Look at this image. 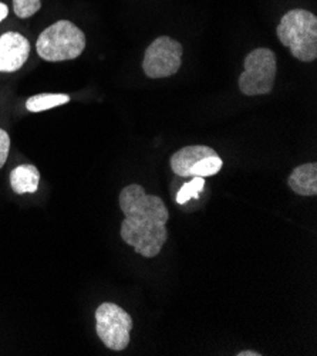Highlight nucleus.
I'll list each match as a JSON object with an SVG mask.
<instances>
[{"label": "nucleus", "instance_id": "1", "mask_svg": "<svg viewBox=\"0 0 317 356\" xmlns=\"http://www.w3.org/2000/svg\"><path fill=\"white\" fill-rule=\"evenodd\" d=\"M120 207L124 213L123 241L143 257H157L168 240L169 211L162 199L148 195L143 186L132 184L121 191Z\"/></svg>", "mask_w": 317, "mask_h": 356}, {"label": "nucleus", "instance_id": "2", "mask_svg": "<svg viewBox=\"0 0 317 356\" xmlns=\"http://www.w3.org/2000/svg\"><path fill=\"white\" fill-rule=\"evenodd\" d=\"M277 38L295 58L311 63L317 58V17L303 9H293L281 17Z\"/></svg>", "mask_w": 317, "mask_h": 356}, {"label": "nucleus", "instance_id": "3", "mask_svg": "<svg viewBox=\"0 0 317 356\" xmlns=\"http://www.w3.org/2000/svg\"><path fill=\"white\" fill-rule=\"evenodd\" d=\"M86 49V35L70 20H59L39 35L36 50L40 58L52 63L75 60Z\"/></svg>", "mask_w": 317, "mask_h": 356}, {"label": "nucleus", "instance_id": "4", "mask_svg": "<svg viewBox=\"0 0 317 356\" xmlns=\"http://www.w3.org/2000/svg\"><path fill=\"white\" fill-rule=\"evenodd\" d=\"M243 73L238 84L242 94L248 97L272 92L276 77V56L270 49L252 50L245 58Z\"/></svg>", "mask_w": 317, "mask_h": 356}, {"label": "nucleus", "instance_id": "5", "mask_svg": "<svg viewBox=\"0 0 317 356\" xmlns=\"http://www.w3.org/2000/svg\"><path fill=\"white\" fill-rule=\"evenodd\" d=\"M95 331L101 342L113 350H124L130 343L132 318L121 307L104 302L95 311Z\"/></svg>", "mask_w": 317, "mask_h": 356}, {"label": "nucleus", "instance_id": "6", "mask_svg": "<svg viewBox=\"0 0 317 356\" xmlns=\"http://www.w3.org/2000/svg\"><path fill=\"white\" fill-rule=\"evenodd\" d=\"M184 49L180 42L160 35L146 50L143 70L150 79H167L178 73Z\"/></svg>", "mask_w": 317, "mask_h": 356}, {"label": "nucleus", "instance_id": "7", "mask_svg": "<svg viewBox=\"0 0 317 356\" xmlns=\"http://www.w3.org/2000/svg\"><path fill=\"white\" fill-rule=\"evenodd\" d=\"M169 165L172 172L181 177H208L217 175L224 162L215 149L206 145H192L175 152Z\"/></svg>", "mask_w": 317, "mask_h": 356}, {"label": "nucleus", "instance_id": "8", "mask_svg": "<svg viewBox=\"0 0 317 356\" xmlns=\"http://www.w3.org/2000/svg\"><path fill=\"white\" fill-rule=\"evenodd\" d=\"M30 54L29 40L16 31L0 35V71L15 73L27 61Z\"/></svg>", "mask_w": 317, "mask_h": 356}, {"label": "nucleus", "instance_id": "9", "mask_svg": "<svg viewBox=\"0 0 317 356\" xmlns=\"http://www.w3.org/2000/svg\"><path fill=\"white\" fill-rule=\"evenodd\" d=\"M289 188L300 196L317 195V163H304L293 169L288 179Z\"/></svg>", "mask_w": 317, "mask_h": 356}, {"label": "nucleus", "instance_id": "10", "mask_svg": "<svg viewBox=\"0 0 317 356\" xmlns=\"http://www.w3.org/2000/svg\"><path fill=\"white\" fill-rule=\"evenodd\" d=\"M40 182V172L34 165H19L10 172V186L16 195L36 193Z\"/></svg>", "mask_w": 317, "mask_h": 356}, {"label": "nucleus", "instance_id": "11", "mask_svg": "<svg viewBox=\"0 0 317 356\" xmlns=\"http://www.w3.org/2000/svg\"><path fill=\"white\" fill-rule=\"evenodd\" d=\"M70 101V97L65 94H39V95H33L26 101V108L30 113H42L47 111L52 108H56V106L64 105Z\"/></svg>", "mask_w": 317, "mask_h": 356}, {"label": "nucleus", "instance_id": "12", "mask_svg": "<svg viewBox=\"0 0 317 356\" xmlns=\"http://www.w3.org/2000/svg\"><path fill=\"white\" fill-rule=\"evenodd\" d=\"M203 188H205V177H199V176L192 177V179L190 182H187L177 193V203L185 204L191 199H194V197L196 199L199 196V193L203 191Z\"/></svg>", "mask_w": 317, "mask_h": 356}, {"label": "nucleus", "instance_id": "13", "mask_svg": "<svg viewBox=\"0 0 317 356\" xmlns=\"http://www.w3.org/2000/svg\"><path fill=\"white\" fill-rule=\"evenodd\" d=\"M42 9V0H13V12L20 19H29Z\"/></svg>", "mask_w": 317, "mask_h": 356}, {"label": "nucleus", "instance_id": "14", "mask_svg": "<svg viewBox=\"0 0 317 356\" xmlns=\"http://www.w3.org/2000/svg\"><path fill=\"white\" fill-rule=\"evenodd\" d=\"M10 151V138L9 134L0 128V169H2L8 161Z\"/></svg>", "mask_w": 317, "mask_h": 356}, {"label": "nucleus", "instance_id": "15", "mask_svg": "<svg viewBox=\"0 0 317 356\" xmlns=\"http://www.w3.org/2000/svg\"><path fill=\"white\" fill-rule=\"evenodd\" d=\"M8 15H9V8H8V5L0 2V23H2V22L8 17Z\"/></svg>", "mask_w": 317, "mask_h": 356}, {"label": "nucleus", "instance_id": "16", "mask_svg": "<svg viewBox=\"0 0 317 356\" xmlns=\"http://www.w3.org/2000/svg\"><path fill=\"white\" fill-rule=\"evenodd\" d=\"M238 356H261L262 353L259 352H255V350H242L239 353H236Z\"/></svg>", "mask_w": 317, "mask_h": 356}]
</instances>
